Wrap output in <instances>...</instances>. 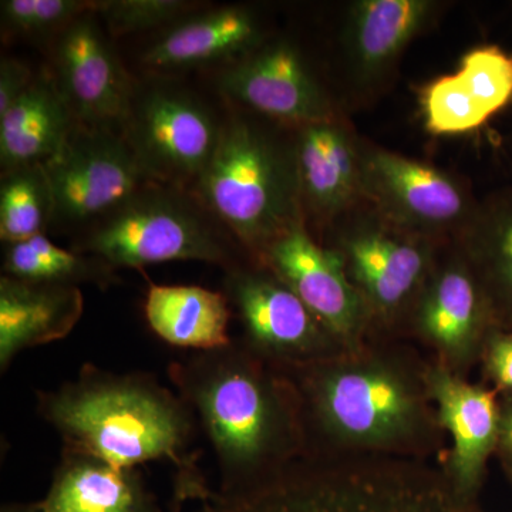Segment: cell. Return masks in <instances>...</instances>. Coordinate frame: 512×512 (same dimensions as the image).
Returning <instances> with one entry per match:
<instances>
[{
  "mask_svg": "<svg viewBox=\"0 0 512 512\" xmlns=\"http://www.w3.org/2000/svg\"><path fill=\"white\" fill-rule=\"evenodd\" d=\"M488 116L512 101V55L498 46H481L461 59L457 72Z\"/></svg>",
  "mask_w": 512,
  "mask_h": 512,
  "instance_id": "f546056e",
  "label": "cell"
},
{
  "mask_svg": "<svg viewBox=\"0 0 512 512\" xmlns=\"http://www.w3.org/2000/svg\"><path fill=\"white\" fill-rule=\"evenodd\" d=\"M497 447L503 451L505 460L512 471V396L504 406H500V431Z\"/></svg>",
  "mask_w": 512,
  "mask_h": 512,
  "instance_id": "d6a6232c",
  "label": "cell"
},
{
  "mask_svg": "<svg viewBox=\"0 0 512 512\" xmlns=\"http://www.w3.org/2000/svg\"><path fill=\"white\" fill-rule=\"evenodd\" d=\"M69 248L116 271L171 261L205 262L224 272L256 264L194 192L158 183L70 239Z\"/></svg>",
  "mask_w": 512,
  "mask_h": 512,
  "instance_id": "8992f818",
  "label": "cell"
},
{
  "mask_svg": "<svg viewBox=\"0 0 512 512\" xmlns=\"http://www.w3.org/2000/svg\"><path fill=\"white\" fill-rule=\"evenodd\" d=\"M84 312L79 286L0 278V372L25 350L70 335Z\"/></svg>",
  "mask_w": 512,
  "mask_h": 512,
  "instance_id": "ffe728a7",
  "label": "cell"
},
{
  "mask_svg": "<svg viewBox=\"0 0 512 512\" xmlns=\"http://www.w3.org/2000/svg\"><path fill=\"white\" fill-rule=\"evenodd\" d=\"M487 363L495 384L512 396V330L494 333L488 345Z\"/></svg>",
  "mask_w": 512,
  "mask_h": 512,
  "instance_id": "1f68e13d",
  "label": "cell"
},
{
  "mask_svg": "<svg viewBox=\"0 0 512 512\" xmlns=\"http://www.w3.org/2000/svg\"><path fill=\"white\" fill-rule=\"evenodd\" d=\"M144 315L158 338L174 348L208 352L234 342L228 332L232 308L224 292L150 282Z\"/></svg>",
  "mask_w": 512,
  "mask_h": 512,
  "instance_id": "603a6c76",
  "label": "cell"
},
{
  "mask_svg": "<svg viewBox=\"0 0 512 512\" xmlns=\"http://www.w3.org/2000/svg\"><path fill=\"white\" fill-rule=\"evenodd\" d=\"M258 265L288 285L338 342L357 338L372 318L338 252L320 244L305 224L274 239L259 255Z\"/></svg>",
  "mask_w": 512,
  "mask_h": 512,
  "instance_id": "9a60e30c",
  "label": "cell"
},
{
  "mask_svg": "<svg viewBox=\"0 0 512 512\" xmlns=\"http://www.w3.org/2000/svg\"><path fill=\"white\" fill-rule=\"evenodd\" d=\"M205 8L191 0H94V13L111 37L160 32Z\"/></svg>",
  "mask_w": 512,
  "mask_h": 512,
  "instance_id": "f1b7e54d",
  "label": "cell"
},
{
  "mask_svg": "<svg viewBox=\"0 0 512 512\" xmlns=\"http://www.w3.org/2000/svg\"><path fill=\"white\" fill-rule=\"evenodd\" d=\"M111 39L99 16L90 10L49 43L47 69L77 123L120 133L134 76Z\"/></svg>",
  "mask_w": 512,
  "mask_h": 512,
  "instance_id": "5bb4252c",
  "label": "cell"
},
{
  "mask_svg": "<svg viewBox=\"0 0 512 512\" xmlns=\"http://www.w3.org/2000/svg\"><path fill=\"white\" fill-rule=\"evenodd\" d=\"M43 167L55 197L50 231L70 239L154 183L120 133L79 123L60 153Z\"/></svg>",
  "mask_w": 512,
  "mask_h": 512,
  "instance_id": "7c38bea8",
  "label": "cell"
},
{
  "mask_svg": "<svg viewBox=\"0 0 512 512\" xmlns=\"http://www.w3.org/2000/svg\"><path fill=\"white\" fill-rule=\"evenodd\" d=\"M227 111L181 76H134L120 133L147 178L192 191L217 151Z\"/></svg>",
  "mask_w": 512,
  "mask_h": 512,
  "instance_id": "52a82bcc",
  "label": "cell"
},
{
  "mask_svg": "<svg viewBox=\"0 0 512 512\" xmlns=\"http://www.w3.org/2000/svg\"><path fill=\"white\" fill-rule=\"evenodd\" d=\"M272 30L251 5L202 8L150 36L138 53L141 76L217 72L258 46Z\"/></svg>",
  "mask_w": 512,
  "mask_h": 512,
  "instance_id": "2e32d148",
  "label": "cell"
},
{
  "mask_svg": "<svg viewBox=\"0 0 512 512\" xmlns=\"http://www.w3.org/2000/svg\"><path fill=\"white\" fill-rule=\"evenodd\" d=\"M303 221L319 239L338 218L365 201L363 137L349 116L293 127Z\"/></svg>",
  "mask_w": 512,
  "mask_h": 512,
  "instance_id": "e0dca14e",
  "label": "cell"
},
{
  "mask_svg": "<svg viewBox=\"0 0 512 512\" xmlns=\"http://www.w3.org/2000/svg\"><path fill=\"white\" fill-rule=\"evenodd\" d=\"M55 197L43 164L23 165L0 178V239L3 244L46 235Z\"/></svg>",
  "mask_w": 512,
  "mask_h": 512,
  "instance_id": "484cf974",
  "label": "cell"
},
{
  "mask_svg": "<svg viewBox=\"0 0 512 512\" xmlns=\"http://www.w3.org/2000/svg\"><path fill=\"white\" fill-rule=\"evenodd\" d=\"M36 73L29 64L16 57H2L0 60V116L6 113L29 89Z\"/></svg>",
  "mask_w": 512,
  "mask_h": 512,
  "instance_id": "4dcf8cb0",
  "label": "cell"
},
{
  "mask_svg": "<svg viewBox=\"0 0 512 512\" xmlns=\"http://www.w3.org/2000/svg\"><path fill=\"white\" fill-rule=\"evenodd\" d=\"M447 6L439 0H355L343 6L323 69L346 113L383 97L406 50L439 22Z\"/></svg>",
  "mask_w": 512,
  "mask_h": 512,
  "instance_id": "ba28073f",
  "label": "cell"
},
{
  "mask_svg": "<svg viewBox=\"0 0 512 512\" xmlns=\"http://www.w3.org/2000/svg\"><path fill=\"white\" fill-rule=\"evenodd\" d=\"M212 89L229 106L285 126L349 116L323 64L284 33L272 32L247 55L212 73Z\"/></svg>",
  "mask_w": 512,
  "mask_h": 512,
  "instance_id": "30bf717a",
  "label": "cell"
},
{
  "mask_svg": "<svg viewBox=\"0 0 512 512\" xmlns=\"http://www.w3.org/2000/svg\"><path fill=\"white\" fill-rule=\"evenodd\" d=\"M0 512H45L42 501L36 503H9L2 505Z\"/></svg>",
  "mask_w": 512,
  "mask_h": 512,
  "instance_id": "836d02e7",
  "label": "cell"
},
{
  "mask_svg": "<svg viewBox=\"0 0 512 512\" xmlns=\"http://www.w3.org/2000/svg\"><path fill=\"white\" fill-rule=\"evenodd\" d=\"M45 512H164L138 468L62 451L42 500Z\"/></svg>",
  "mask_w": 512,
  "mask_h": 512,
  "instance_id": "44dd1931",
  "label": "cell"
},
{
  "mask_svg": "<svg viewBox=\"0 0 512 512\" xmlns=\"http://www.w3.org/2000/svg\"><path fill=\"white\" fill-rule=\"evenodd\" d=\"M76 126L77 121L52 74L43 67L29 89L0 116L2 173L52 160Z\"/></svg>",
  "mask_w": 512,
  "mask_h": 512,
  "instance_id": "7402d4cb",
  "label": "cell"
},
{
  "mask_svg": "<svg viewBox=\"0 0 512 512\" xmlns=\"http://www.w3.org/2000/svg\"><path fill=\"white\" fill-rule=\"evenodd\" d=\"M318 241L338 252L370 316L409 315L441 245L406 231L369 202L338 218Z\"/></svg>",
  "mask_w": 512,
  "mask_h": 512,
  "instance_id": "9c48e42d",
  "label": "cell"
},
{
  "mask_svg": "<svg viewBox=\"0 0 512 512\" xmlns=\"http://www.w3.org/2000/svg\"><path fill=\"white\" fill-rule=\"evenodd\" d=\"M363 197L387 220L444 245L458 241L480 200L463 178L363 138Z\"/></svg>",
  "mask_w": 512,
  "mask_h": 512,
  "instance_id": "8fae6325",
  "label": "cell"
},
{
  "mask_svg": "<svg viewBox=\"0 0 512 512\" xmlns=\"http://www.w3.org/2000/svg\"><path fill=\"white\" fill-rule=\"evenodd\" d=\"M429 390L439 406L441 424L453 437L446 478L457 497L474 507L485 463L498 444L500 406L493 392L463 382L444 367L429 373Z\"/></svg>",
  "mask_w": 512,
  "mask_h": 512,
  "instance_id": "d6986e66",
  "label": "cell"
},
{
  "mask_svg": "<svg viewBox=\"0 0 512 512\" xmlns=\"http://www.w3.org/2000/svg\"><path fill=\"white\" fill-rule=\"evenodd\" d=\"M194 512H476L446 477L416 466L301 458L247 493L217 490Z\"/></svg>",
  "mask_w": 512,
  "mask_h": 512,
  "instance_id": "277c9868",
  "label": "cell"
},
{
  "mask_svg": "<svg viewBox=\"0 0 512 512\" xmlns=\"http://www.w3.org/2000/svg\"><path fill=\"white\" fill-rule=\"evenodd\" d=\"M511 474H512V471H511Z\"/></svg>",
  "mask_w": 512,
  "mask_h": 512,
  "instance_id": "e575fe53",
  "label": "cell"
},
{
  "mask_svg": "<svg viewBox=\"0 0 512 512\" xmlns=\"http://www.w3.org/2000/svg\"><path fill=\"white\" fill-rule=\"evenodd\" d=\"M244 328L242 343L278 369L329 357L332 336L299 296L258 264L225 272L224 291Z\"/></svg>",
  "mask_w": 512,
  "mask_h": 512,
  "instance_id": "4fadbf2b",
  "label": "cell"
},
{
  "mask_svg": "<svg viewBox=\"0 0 512 512\" xmlns=\"http://www.w3.org/2000/svg\"><path fill=\"white\" fill-rule=\"evenodd\" d=\"M2 275L39 284L93 285L106 291L121 284L119 271L97 256L62 248L46 235L5 244Z\"/></svg>",
  "mask_w": 512,
  "mask_h": 512,
  "instance_id": "d4e9b609",
  "label": "cell"
},
{
  "mask_svg": "<svg viewBox=\"0 0 512 512\" xmlns=\"http://www.w3.org/2000/svg\"><path fill=\"white\" fill-rule=\"evenodd\" d=\"M167 373L214 450L218 493H247L303 458L291 380L244 343L191 353L170 363Z\"/></svg>",
  "mask_w": 512,
  "mask_h": 512,
  "instance_id": "7a4b0ae2",
  "label": "cell"
},
{
  "mask_svg": "<svg viewBox=\"0 0 512 512\" xmlns=\"http://www.w3.org/2000/svg\"><path fill=\"white\" fill-rule=\"evenodd\" d=\"M94 0H3L0 28L3 39H40L49 43L74 19L90 12Z\"/></svg>",
  "mask_w": 512,
  "mask_h": 512,
  "instance_id": "83f0119b",
  "label": "cell"
},
{
  "mask_svg": "<svg viewBox=\"0 0 512 512\" xmlns=\"http://www.w3.org/2000/svg\"><path fill=\"white\" fill-rule=\"evenodd\" d=\"M421 107L424 126L436 136L470 133L490 119L457 73L427 84L421 92Z\"/></svg>",
  "mask_w": 512,
  "mask_h": 512,
  "instance_id": "4316f807",
  "label": "cell"
},
{
  "mask_svg": "<svg viewBox=\"0 0 512 512\" xmlns=\"http://www.w3.org/2000/svg\"><path fill=\"white\" fill-rule=\"evenodd\" d=\"M409 315L423 338L451 360L476 348L494 322L487 296L457 241L441 245Z\"/></svg>",
  "mask_w": 512,
  "mask_h": 512,
  "instance_id": "ac0fdd59",
  "label": "cell"
},
{
  "mask_svg": "<svg viewBox=\"0 0 512 512\" xmlns=\"http://www.w3.org/2000/svg\"><path fill=\"white\" fill-rule=\"evenodd\" d=\"M37 413L59 434L62 451L138 468H174L170 512L210 497L200 454L192 450L198 421L177 392L150 373H116L84 363L69 382L36 393Z\"/></svg>",
  "mask_w": 512,
  "mask_h": 512,
  "instance_id": "6da1fadb",
  "label": "cell"
},
{
  "mask_svg": "<svg viewBox=\"0 0 512 512\" xmlns=\"http://www.w3.org/2000/svg\"><path fill=\"white\" fill-rule=\"evenodd\" d=\"M279 370L295 390L305 448L315 437L345 446L394 447L413 439L423 426L419 389L387 363L326 357Z\"/></svg>",
  "mask_w": 512,
  "mask_h": 512,
  "instance_id": "5b68a950",
  "label": "cell"
},
{
  "mask_svg": "<svg viewBox=\"0 0 512 512\" xmlns=\"http://www.w3.org/2000/svg\"><path fill=\"white\" fill-rule=\"evenodd\" d=\"M495 323L512 326V187L491 192L458 239Z\"/></svg>",
  "mask_w": 512,
  "mask_h": 512,
  "instance_id": "cb8c5ba5",
  "label": "cell"
},
{
  "mask_svg": "<svg viewBox=\"0 0 512 512\" xmlns=\"http://www.w3.org/2000/svg\"><path fill=\"white\" fill-rule=\"evenodd\" d=\"M228 106L224 133L194 192L258 264L303 221L293 127Z\"/></svg>",
  "mask_w": 512,
  "mask_h": 512,
  "instance_id": "3957f363",
  "label": "cell"
}]
</instances>
